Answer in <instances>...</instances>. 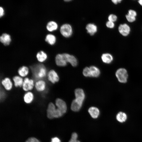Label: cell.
<instances>
[{
  "label": "cell",
  "mask_w": 142,
  "mask_h": 142,
  "mask_svg": "<svg viewBox=\"0 0 142 142\" xmlns=\"http://www.w3.org/2000/svg\"><path fill=\"white\" fill-rule=\"evenodd\" d=\"M31 69L34 78L37 80L42 79L47 74V69L42 64H38L33 65Z\"/></svg>",
  "instance_id": "6da1fadb"
},
{
  "label": "cell",
  "mask_w": 142,
  "mask_h": 142,
  "mask_svg": "<svg viewBox=\"0 0 142 142\" xmlns=\"http://www.w3.org/2000/svg\"><path fill=\"white\" fill-rule=\"evenodd\" d=\"M47 116L49 119L57 118L62 116L64 114L54 104L51 102L48 104L47 109Z\"/></svg>",
  "instance_id": "7a4b0ae2"
},
{
  "label": "cell",
  "mask_w": 142,
  "mask_h": 142,
  "mask_svg": "<svg viewBox=\"0 0 142 142\" xmlns=\"http://www.w3.org/2000/svg\"><path fill=\"white\" fill-rule=\"evenodd\" d=\"M60 32L61 35L65 38L71 37L73 33L72 27L68 23H65L62 24L60 28Z\"/></svg>",
  "instance_id": "3957f363"
},
{
  "label": "cell",
  "mask_w": 142,
  "mask_h": 142,
  "mask_svg": "<svg viewBox=\"0 0 142 142\" xmlns=\"http://www.w3.org/2000/svg\"><path fill=\"white\" fill-rule=\"evenodd\" d=\"M115 75L120 83H125L127 82L128 75L126 70L125 68L118 69L116 72Z\"/></svg>",
  "instance_id": "277c9868"
},
{
  "label": "cell",
  "mask_w": 142,
  "mask_h": 142,
  "mask_svg": "<svg viewBox=\"0 0 142 142\" xmlns=\"http://www.w3.org/2000/svg\"><path fill=\"white\" fill-rule=\"evenodd\" d=\"M34 85V82L33 79L26 78L23 80L22 87L24 91H28L32 89Z\"/></svg>",
  "instance_id": "5b68a950"
},
{
  "label": "cell",
  "mask_w": 142,
  "mask_h": 142,
  "mask_svg": "<svg viewBox=\"0 0 142 142\" xmlns=\"http://www.w3.org/2000/svg\"><path fill=\"white\" fill-rule=\"evenodd\" d=\"M63 54L67 63H69L73 67H75L77 66L78 61L75 56L68 53H65Z\"/></svg>",
  "instance_id": "8992f818"
},
{
  "label": "cell",
  "mask_w": 142,
  "mask_h": 142,
  "mask_svg": "<svg viewBox=\"0 0 142 142\" xmlns=\"http://www.w3.org/2000/svg\"><path fill=\"white\" fill-rule=\"evenodd\" d=\"M55 61L56 65L60 67L65 66L68 63L63 53L57 54L55 56Z\"/></svg>",
  "instance_id": "52a82bcc"
},
{
  "label": "cell",
  "mask_w": 142,
  "mask_h": 142,
  "mask_svg": "<svg viewBox=\"0 0 142 142\" xmlns=\"http://www.w3.org/2000/svg\"><path fill=\"white\" fill-rule=\"evenodd\" d=\"M48 80L52 83H55L59 80V76L57 73L54 70H50L47 74Z\"/></svg>",
  "instance_id": "ba28073f"
},
{
  "label": "cell",
  "mask_w": 142,
  "mask_h": 142,
  "mask_svg": "<svg viewBox=\"0 0 142 142\" xmlns=\"http://www.w3.org/2000/svg\"><path fill=\"white\" fill-rule=\"evenodd\" d=\"M55 105L57 108L60 110L64 114L65 113L67 110V107L65 102L60 98H57L55 100Z\"/></svg>",
  "instance_id": "9c48e42d"
},
{
  "label": "cell",
  "mask_w": 142,
  "mask_h": 142,
  "mask_svg": "<svg viewBox=\"0 0 142 142\" xmlns=\"http://www.w3.org/2000/svg\"><path fill=\"white\" fill-rule=\"evenodd\" d=\"M119 32L121 34L124 36L128 35L130 31V28L127 24L124 23L120 24L118 27Z\"/></svg>",
  "instance_id": "30bf717a"
},
{
  "label": "cell",
  "mask_w": 142,
  "mask_h": 142,
  "mask_svg": "<svg viewBox=\"0 0 142 142\" xmlns=\"http://www.w3.org/2000/svg\"><path fill=\"white\" fill-rule=\"evenodd\" d=\"M85 29L87 32L91 36L94 35L98 31L97 26L94 24L92 23L87 24Z\"/></svg>",
  "instance_id": "8fae6325"
},
{
  "label": "cell",
  "mask_w": 142,
  "mask_h": 142,
  "mask_svg": "<svg viewBox=\"0 0 142 142\" xmlns=\"http://www.w3.org/2000/svg\"><path fill=\"white\" fill-rule=\"evenodd\" d=\"M83 102L75 99L72 101L71 106V110L75 112L78 111L81 108Z\"/></svg>",
  "instance_id": "7c38bea8"
},
{
  "label": "cell",
  "mask_w": 142,
  "mask_h": 142,
  "mask_svg": "<svg viewBox=\"0 0 142 142\" xmlns=\"http://www.w3.org/2000/svg\"><path fill=\"white\" fill-rule=\"evenodd\" d=\"M75 99L83 102L85 98V95L83 90L81 88L76 89L74 91Z\"/></svg>",
  "instance_id": "4fadbf2b"
},
{
  "label": "cell",
  "mask_w": 142,
  "mask_h": 142,
  "mask_svg": "<svg viewBox=\"0 0 142 142\" xmlns=\"http://www.w3.org/2000/svg\"><path fill=\"white\" fill-rule=\"evenodd\" d=\"M46 86L45 82L42 79L38 80L35 84L36 89L39 92L44 91L46 89Z\"/></svg>",
  "instance_id": "5bb4252c"
},
{
  "label": "cell",
  "mask_w": 142,
  "mask_h": 142,
  "mask_svg": "<svg viewBox=\"0 0 142 142\" xmlns=\"http://www.w3.org/2000/svg\"><path fill=\"white\" fill-rule=\"evenodd\" d=\"M2 85L7 90H11L12 88L13 84L10 78L6 77L3 79L1 82Z\"/></svg>",
  "instance_id": "9a60e30c"
},
{
  "label": "cell",
  "mask_w": 142,
  "mask_h": 142,
  "mask_svg": "<svg viewBox=\"0 0 142 142\" xmlns=\"http://www.w3.org/2000/svg\"><path fill=\"white\" fill-rule=\"evenodd\" d=\"M1 42L5 45L9 44L11 41L10 36L6 33L3 34L0 37Z\"/></svg>",
  "instance_id": "2e32d148"
},
{
  "label": "cell",
  "mask_w": 142,
  "mask_h": 142,
  "mask_svg": "<svg viewBox=\"0 0 142 142\" xmlns=\"http://www.w3.org/2000/svg\"><path fill=\"white\" fill-rule=\"evenodd\" d=\"M88 112L91 116L94 119H96L100 114V111L97 107L92 106L89 108Z\"/></svg>",
  "instance_id": "e0dca14e"
},
{
  "label": "cell",
  "mask_w": 142,
  "mask_h": 142,
  "mask_svg": "<svg viewBox=\"0 0 142 142\" xmlns=\"http://www.w3.org/2000/svg\"><path fill=\"white\" fill-rule=\"evenodd\" d=\"M102 62L106 64H109L113 60V57L110 54L105 53L102 54L101 56Z\"/></svg>",
  "instance_id": "ac0fdd59"
},
{
  "label": "cell",
  "mask_w": 142,
  "mask_h": 142,
  "mask_svg": "<svg viewBox=\"0 0 142 142\" xmlns=\"http://www.w3.org/2000/svg\"><path fill=\"white\" fill-rule=\"evenodd\" d=\"M34 95L31 92H28L24 94L23 97V99L24 102L27 104L31 103L33 100Z\"/></svg>",
  "instance_id": "d6986e66"
},
{
  "label": "cell",
  "mask_w": 142,
  "mask_h": 142,
  "mask_svg": "<svg viewBox=\"0 0 142 142\" xmlns=\"http://www.w3.org/2000/svg\"><path fill=\"white\" fill-rule=\"evenodd\" d=\"M91 77L97 78L100 75V72L99 69L97 67L92 65L89 67Z\"/></svg>",
  "instance_id": "ffe728a7"
},
{
  "label": "cell",
  "mask_w": 142,
  "mask_h": 142,
  "mask_svg": "<svg viewBox=\"0 0 142 142\" xmlns=\"http://www.w3.org/2000/svg\"><path fill=\"white\" fill-rule=\"evenodd\" d=\"M58 27V25L57 23L53 21L49 22L46 26L47 29L50 32L57 30Z\"/></svg>",
  "instance_id": "44dd1931"
},
{
  "label": "cell",
  "mask_w": 142,
  "mask_h": 142,
  "mask_svg": "<svg viewBox=\"0 0 142 142\" xmlns=\"http://www.w3.org/2000/svg\"><path fill=\"white\" fill-rule=\"evenodd\" d=\"M45 40L49 44L53 45L55 43L56 41V38L53 34H48L46 35Z\"/></svg>",
  "instance_id": "7402d4cb"
},
{
  "label": "cell",
  "mask_w": 142,
  "mask_h": 142,
  "mask_svg": "<svg viewBox=\"0 0 142 142\" xmlns=\"http://www.w3.org/2000/svg\"><path fill=\"white\" fill-rule=\"evenodd\" d=\"M13 80L14 86L17 87L22 86L23 80L21 76H15L13 77Z\"/></svg>",
  "instance_id": "603a6c76"
},
{
  "label": "cell",
  "mask_w": 142,
  "mask_h": 142,
  "mask_svg": "<svg viewBox=\"0 0 142 142\" xmlns=\"http://www.w3.org/2000/svg\"><path fill=\"white\" fill-rule=\"evenodd\" d=\"M36 56L37 60L41 62L45 61L47 58V54L43 51L38 52L37 53Z\"/></svg>",
  "instance_id": "cb8c5ba5"
},
{
  "label": "cell",
  "mask_w": 142,
  "mask_h": 142,
  "mask_svg": "<svg viewBox=\"0 0 142 142\" xmlns=\"http://www.w3.org/2000/svg\"><path fill=\"white\" fill-rule=\"evenodd\" d=\"M116 119L117 120L121 123L125 122L127 119V115L124 112L120 111L116 115Z\"/></svg>",
  "instance_id": "d4e9b609"
},
{
  "label": "cell",
  "mask_w": 142,
  "mask_h": 142,
  "mask_svg": "<svg viewBox=\"0 0 142 142\" xmlns=\"http://www.w3.org/2000/svg\"><path fill=\"white\" fill-rule=\"evenodd\" d=\"M29 70L26 66H22L20 67L18 70V73L21 77H24L27 76L28 74Z\"/></svg>",
  "instance_id": "484cf974"
},
{
  "label": "cell",
  "mask_w": 142,
  "mask_h": 142,
  "mask_svg": "<svg viewBox=\"0 0 142 142\" xmlns=\"http://www.w3.org/2000/svg\"><path fill=\"white\" fill-rule=\"evenodd\" d=\"M83 75L86 77H91L89 67H86L83 69Z\"/></svg>",
  "instance_id": "4316f807"
},
{
  "label": "cell",
  "mask_w": 142,
  "mask_h": 142,
  "mask_svg": "<svg viewBox=\"0 0 142 142\" xmlns=\"http://www.w3.org/2000/svg\"><path fill=\"white\" fill-rule=\"evenodd\" d=\"M78 135L76 133H73L72 135L71 138L68 142H80L77 140Z\"/></svg>",
  "instance_id": "83f0119b"
},
{
  "label": "cell",
  "mask_w": 142,
  "mask_h": 142,
  "mask_svg": "<svg viewBox=\"0 0 142 142\" xmlns=\"http://www.w3.org/2000/svg\"><path fill=\"white\" fill-rule=\"evenodd\" d=\"M126 17L127 21L130 22L134 21L136 20L135 17L128 14L126 15Z\"/></svg>",
  "instance_id": "f1b7e54d"
},
{
  "label": "cell",
  "mask_w": 142,
  "mask_h": 142,
  "mask_svg": "<svg viewBox=\"0 0 142 142\" xmlns=\"http://www.w3.org/2000/svg\"><path fill=\"white\" fill-rule=\"evenodd\" d=\"M117 19L116 16L114 14H110L108 17V20L114 22L117 20Z\"/></svg>",
  "instance_id": "f546056e"
},
{
  "label": "cell",
  "mask_w": 142,
  "mask_h": 142,
  "mask_svg": "<svg viewBox=\"0 0 142 142\" xmlns=\"http://www.w3.org/2000/svg\"><path fill=\"white\" fill-rule=\"evenodd\" d=\"M106 27L109 28H114L115 24L114 22L108 21L106 23Z\"/></svg>",
  "instance_id": "4dcf8cb0"
},
{
  "label": "cell",
  "mask_w": 142,
  "mask_h": 142,
  "mask_svg": "<svg viewBox=\"0 0 142 142\" xmlns=\"http://www.w3.org/2000/svg\"><path fill=\"white\" fill-rule=\"evenodd\" d=\"M25 142H40L37 139L34 137L29 138Z\"/></svg>",
  "instance_id": "1f68e13d"
},
{
  "label": "cell",
  "mask_w": 142,
  "mask_h": 142,
  "mask_svg": "<svg viewBox=\"0 0 142 142\" xmlns=\"http://www.w3.org/2000/svg\"><path fill=\"white\" fill-rule=\"evenodd\" d=\"M128 14L136 17L137 15L136 12L134 10L130 9L128 11Z\"/></svg>",
  "instance_id": "d6a6232c"
},
{
  "label": "cell",
  "mask_w": 142,
  "mask_h": 142,
  "mask_svg": "<svg viewBox=\"0 0 142 142\" xmlns=\"http://www.w3.org/2000/svg\"><path fill=\"white\" fill-rule=\"evenodd\" d=\"M6 96L5 93L3 90H1L0 93V99L1 100H3Z\"/></svg>",
  "instance_id": "836d02e7"
},
{
  "label": "cell",
  "mask_w": 142,
  "mask_h": 142,
  "mask_svg": "<svg viewBox=\"0 0 142 142\" xmlns=\"http://www.w3.org/2000/svg\"><path fill=\"white\" fill-rule=\"evenodd\" d=\"M51 142H61V141L58 138L54 137L51 139Z\"/></svg>",
  "instance_id": "e575fe53"
},
{
  "label": "cell",
  "mask_w": 142,
  "mask_h": 142,
  "mask_svg": "<svg viewBox=\"0 0 142 142\" xmlns=\"http://www.w3.org/2000/svg\"><path fill=\"white\" fill-rule=\"evenodd\" d=\"M0 16L1 17H2L4 14V9L3 8L1 7H0Z\"/></svg>",
  "instance_id": "d590c367"
},
{
  "label": "cell",
  "mask_w": 142,
  "mask_h": 142,
  "mask_svg": "<svg viewBox=\"0 0 142 142\" xmlns=\"http://www.w3.org/2000/svg\"><path fill=\"white\" fill-rule=\"evenodd\" d=\"M112 2L115 4H117L120 3L122 0H111Z\"/></svg>",
  "instance_id": "8d00e7d4"
},
{
  "label": "cell",
  "mask_w": 142,
  "mask_h": 142,
  "mask_svg": "<svg viewBox=\"0 0 142 142\" xmlns=\"http://www.w3.org/2000/svg\"><path fill=\"white\" fill-rule=\"evenodd\" d=\"M138 2L142 6V0H138Z\"/></svg>",
  "instance_id": "74e56055"
},
{
  "label": "cell",
  "mask_w": 142,
  "mask_h": 142,
  "mask_svg": "<svg viewBox=\"0 0 142 142\" xmlns=\"http://www.w3.org/2000/svg\"><path fill=\"white\" fill-rule=\"evenodd\" d=\"M65 2H69L70 1L72 0H64Z\"/></svg>",
  "instance_id": "f35d334b"
}]
</instances>
